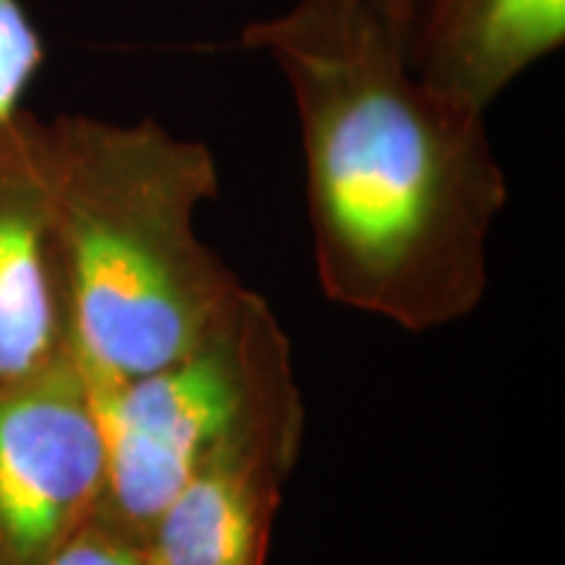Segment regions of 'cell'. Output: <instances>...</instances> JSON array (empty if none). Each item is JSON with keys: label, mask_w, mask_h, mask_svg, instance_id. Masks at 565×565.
<instances>
[{"label": "cell", "mask_w": 565, "mask_h": 565, "mask_svg": "<svg viewBox=\"0 0 565 565\" xmlns=\"http://www.w3.org/2000/svg\"><path fill=\"white\" fill-rule=\"evenodd\" d=\"M141 565H150V563H147V561H145V557H141Z\"/></svg>", "instance_id": "cell-11"}, {"label": "cell", "mask_w": 565, "mask_h": 565, "mask_svg": "<svg viewBox=\"0 0 565 565\" xmlns=\"http://www.w3.org/2000/svg\"><path fill=\"white\" fill-rule=\"evenodd\" d=\"M68 353L45 121L26 110L0 131V380L38 372Z\"/></svg>", "instance_id": "cell-6"}, {"label": "cell", "mask_w": 565, "mask_h": 565, "mask_svg": "<svg viewBox=\"0 0 565 565\" xmlns=\"http://www.w3.org/2000/svg\"><path fill=\"white\" fill-rule=\"evenodd\" d=\"M374 9L383 13L387 24L393 26V32L398 34V40L408 47V38H412L416 11H419L422 0H372Z\"/></svg>", "instance_id": "cell-10"}, {"label": "cell", "mask_w": 565, "mask_h": 565, "mask_svg": "<svg viewBox=\"0 0 565 565\" xmlns=\"http://www.w3.org/2000/svg\"><path fill=\"white\" fill-rule=\"evenodd\" d=\"M45 66V42L21 0H0V131L24 116L40 68Z\"/></svg>", "instance_id": "cell-8"}, {"label": "cell", "mask_w": 565, "mask_h": 565, "mask_svg": "<svg viewBox=\"0 0 565 565\" xmlns=\"http://www.w3.org/2000/svg\"><path fill=\"white\" fill-rule=\"evenodd\" d=\"M95 393L105 435L95 519L141 550L160 513L221 445L303 406L291 341L249 286L181 356L124 383L95 385Z\"/></svg>", "instance_id": "cell-3"}, {"label": "cell", "mask_w": 565, "mask_h": 565, "mask_svg": "<svg viewBox=\"0 0 565 565\" xmlns=\"http://www.w3.org/2000/svg\"><path fill=\"white\" fill-rule=\"evenodd\" d=\"M242 42L291 89L324 296L406 333L475 315L508 204L487 113L429 87L372 0H296Z\"/></svg>", "instance_id": "cell-1"}, {"label": "cell", "mask_w": 565, "mask_h": 565, "mask_svg": "<svg viewBox=\"0 0 565 565\" xmlns=\"http://www.w3.org/2000/svg\"><path fill=\"white\" fill-rule=\"evenodd\" d=\"M105 435L95 385L63 356L0 380V565H47L95 519Z\"/></svg>", "instance_id": "cell-4"}, {"label": "cell", "mask_w": 565, "mask_h": 565, "mask_svg": "<svg viewBox=\"0 0 565 565\" xmlns=\"http://www.w3.org/2000/svg\"><path fill=\"white\" fill-rule=\"evenodd\" d=\"M145 550L92 519L47 565H141Z\"/></svg>", "instance_id": "cell-9"}, {"label": "cell", "mask_w": 565, "mask_h": 565, "mask_svg": "<svg viewBox=\"0 0 565 565\" xmlns=\"http://www.w3.org/2000/svg\"><path fill=\"white\" fill-rule=\"evenodd\" d=\"M307 412L275 414L212 454L154 521L150 565H267Z\"/></svg>", "instance_id": "cell-5"}, {"label": "cell", "mask_w": 565, "mask_h": 565, "mask_svg": "<svg viewBox=\"0 0 565 565\" xmlns=\"http://www.w3.org/2000/svg\"><path fill=\"white\" fill-rule=\"evenodd\" d=\"M45 160L68 349L92 385L192 349L244 288L196 231L221 194L210 147L150 118L58 116Z\"/></svg>", "instance_id": "cell-2"}, {"label": "cell", "mask_w": 565, "mask_h": 565, "mask_svg": "<svg viewBox=\"0 0 565 565\" xmlns=\"http://www.w3.org/2000/svg\"><path fill=\"white\" fill-rule=\"evenodd\" d=\"M565 40V0H422L408 63L429 87L487 113Z\"/></svg>", "instance_id": "cell-7"}]
</instances>
